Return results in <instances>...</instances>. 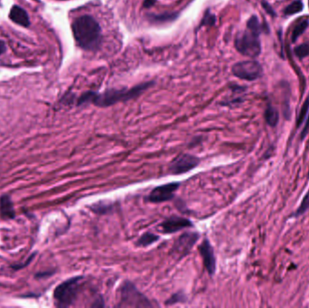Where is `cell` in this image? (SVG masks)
I'll use <instances>...</instances> for the list:
<instances>
[{
    "instance_id": "cell-8",
    "label": "cell",
    "mask_w": 309,
    "mask_h": 308,
    "mask_svg": "<svg viewBox=\"0 0 309 308\" xmlns=\"http://www.w3.org/2000/svg\"><path fill=\"white\" fill-rule=\"evenodd\" d=\"M200 159L193 154H183L175 157L169 166V172L173 174L188 173L199 166Z\"/></svg>"
},
{
    "instance_id": "cell-16",
    "label": "cell",
    "mask_w": 309,
    "mask_h": 308,
    "mask_svg": "<svg viewBox=\"0 0 309 308\" xmlns=\"http://www.w3.org/2000/svg\"><path fill=\"white\" fill-rule=\"evenodd\" d=\"M309 23L308 20H304V21H301L300 23H298L292 33V41L296 42L297 38L302 34L303 33L306 31V29L309 27Z\"/></svg>"
},
{
    "instance_id": "cell-6",
    "label": "cell",
    "mask_w": 309,
    "mask_h": 308,
    "mask_svg": "<svg viewBox=\"0 0 309 308\" xmlns=\"http://www.w3.org/2000/svg\"><path fill=\"white\" fill-rule=\"evenodd\" d=\"M234 76L246 81H255L263 73L261 65L254 60L240 62L232 66Z\"/></svg>"
},
{
    "instance_id": "cell-28",
    "label": "cell",
    "mask_w": 309,
    "mask_h": 308,
    "mask_svg": "<svg viewBox=\"0 0 309 308\" xmlns=\"http://www.w3.org/2000/svg\"><path fill=\"white\" fill-rule=\"evenodd\" d=\"M155 2H156V0H145L143 6H144V7H146V8H149V7L154 6Z\"/></svg>"
},
{
    "instance_id": "cell-12",
    "label": "cell",
    "mask_w": 309,
    "mask_h": 308,
    "mask_svg": "<svg viewBox=\"0 0 309 308\" xmlns=\"http://www.w3.org/2000/svg\"><path fill=\"white\" fill-rule=\"evenodd\" d=\"M9 17L10 19L15 22L16 24L19 25V26H26L30 25V20L29 17L26 12V10H24L22 7L18 6H14L11 8V11L9 14Z\"/></svg>"
},
{
    "instance_id": "cell-7",
    "label": "cell",
    "mask_w": 309,
    "mask_h": 308,
    "mask_svg": "<svg viewBox=\"0 0 309 308\" xmlns=\"http://www.w3.org/2000/svg\"><path fill=\"white\" fill-rule=\"evenodd\" d=\"M198 239H199V233L197 232H194V231L185 232L174 242L171 254L177 258H183L186 257L191 252L193 246L197 242Z\"/></svg>"
},
{
    "instance_id": "cell-5",
    "label": "cell",
    "mask_w": 309,
    "mask_h": 308,
    "mask_svg": "<svg viewBox=\"0 0 309 308\" xmlns=\"http://www.w3.org/2000/svg\"><path fill=\"white\" fill-rule=\"evenodd\" d=\"M259 34L249 28L239 33L235 38V47L239 52L247 57H258L261 51Z\"/></svg>"
},
{
    "instance_id": "cell-14",
    "label": "cell",
    "mask_w": 309,
    "mask_h": 308,
    "mask_svg": "<svg viewBox=\"0 0 309 308\" xmlns=\"http://www.w3.org/2000/svg\"><path fill=\"white\" fill-rule=\"evenodd\" d=\"M265 120L271 127H276L279 120L278 111L274 107L269 106L265 111Z\"/></svg>"
},
{
    "instance_id": "cell-26",
    "label": "cell",
    "mask_w": 309,
    "mask_h": 308,
    "mask_svg": "<svg viewBox=\"0 0 309 308\" xmlns=\"http://www.w3.org/2000/svg\"><path fill=\"white\" fill-rule=\"evenodd\" d=\"M262 6L264 7L265 10H266L268 13L270 14V15H271L272 17L276 16V13H275V12H274V10L272 9V7H271V6L267 3V2L263 1V2H262Z\"/></svg>"
},
{
    "instance_id": "cell-24",
    "label": "cell",
    "mask_w": 309,
    "mask_h": 308,
    "mask_svg": "<svg viewBox=\"0 0 309 308\" xmlns=\"http://www.w3.org/2000/svg\"><path fill=\"white\" fill-rule=\"evenodd\" d=\"M214 23H215V16L213 14H210L209 11H207L205 15L204 19L202 20V26H208V25L212 26Z\"/></svg>"
},
{
    "instance_id": "cell-29",
    "label": "cell",
    "mask_w": 309,
    "mask_h": 308,
    "mask_svg": "<svg viewBox=\"0 0 309 308\" xmlns=\"http://www.w3.org/2000/svg\"><path fill=\"white\" fill-rule=\"evenodd\" d=\"M6 49H7V47H6L5 43L3 41H0V55L6 51Z\"/></svg>"
},
{
    "instance_id": "cell-3",
    "label": "cell",
    "mask_w": 309,
    "mask_h": 308,
    "mask_svg": "<svg viewBox=\"0 0 309 308\" xmlns=\"http://www.w3.org/2000/svg\"><path fill=\"white\" fill-rule=\"evenodd\" d=\"M83 276H75L59 285L53 294L59 307L67 308L74 305L83 289Z\"/></svg>"
},
{
    "instance_id": "cell-23",
    "label": "cell",
    "mask_w": 309,
    "mask_h": 308,
    "mask_svg": "<svg viewBox=\"0 0 309 308\" xmlns=\"http://www.w3.org/2000/svg\"><path fill=\"white\" fill-rule=\"evenodd\" d=\"M295 53L298 58H305L309 55V44H303L295 48Z\"/></svg>"
},
{
    "instance_id": "cell-2",
    "label": "cell",
    "mask_w": 309,
    "mask_h": 308,
    "mask_svg": "<svg viewBox=\"0 0 309 308\" xmlns=\"http://www.w3.org/2000/svg\"><path fill=\"white\" fill-rule=\"evenodd\" d=\"M72 33L77 45L86 51H95L102 42V28L89 15L79 17L72 23Z\"/></svg>"
},
{
    "instance_id": "cell-4",
    "label": "cell",
    "mask_w": 309,
    "mask_h": 308,
    "mask_svg": "<svg viewBox=\"0 0 309 308\" xmlns=\"http://www.w3.org/2000/svg\"><path fill=\"white\" fill-rule=\"evenodd\" d=\"M120 308H152L154 305L148 297L129 281L123 283L120 289Z\"/></svg>"
},
{
    "instance_id": "cell-15",
    "label": "cell",
    "mask_w": 309,
    "mask_h": 308,
    "mask_svg": "<svg viewBox=\"0 0 309 308\" xmlns=\"http://www.w3.org/2000/svg\"><path fill=\"white\" fill-rule=\"evenodd\" d=\"M158 240H159L158 235H155V234L151 233V232H146L137 240V241L136 244L138 247H148L149 245L156 242Z\"/></svg>"
},
{
    "instance_id": "cell-13",
    "label": "cell",
    "mask_w": 309,
    "mask_h": 308,
    "mask_svg": "<svg viewBox=\"0 0 309 308\" xmlns=\"http://www.w3.org/2000/svg\"><path fill=\"white\" fill-rule=\"evenodd\" d=\"M0 213L2 217L6 219L13 218L15 216L13 205L8 196H3L0 199Z\"/></svg>"
},
{
    "instance_id": "cell-10",
    "label": "cell",
    "mask_w": 309,
    "mask_h": 308,
    "mask_svg": "<svg viewBox=\"0 0 309 308\" xmlns=\"http://www.w3.org/2000/svg\"><path fill=\"white\" fill-rule=\"evenodd\" d=\"M199 252L201 257L203 258L206 270L209 273V275L212 276L216 270V258L213 247L207 239H205L200 245Z\"/></svg>"
},
{
    "instance_id": "cell-11",
    "label": "cell",
    "mask_w": 309,
    "mask_h": 308,
    "mask_svg": "<svg viewBox=\"0 0 309 308\" xmlns=\"http://www.w3.org/2000/svg\"><path fill=\"white\" fill-rule=\"evenodd\" d=\"M193 226V223L190 220L184 217L172 216L167 219L164 222H162L161 231L165 234H172L174 232L181 231L186 228H190Z\"/></svg>"
},
{
    "instance_id": "cell-9",
    "label": "cell",
    "mask_w": 309,
    "mask_h": 308,
    "mask_svg": "<svg viewBox=\"0 0 309 308\" xmlns=\"http://www.w3.org/2000/svg\"><path fill=\"white\" fill-rule=\"evenodd\" d=\"M180 187L179 183H169L164 186L154 188L148 194L147 200L153 204H159L167 201H170L174 197V193Z\"/></svg>"
},
{
    "instance_id": "cell-1",
    "label": "cell",
    "mask_w": 309,
    "mask_h": 308,
    "mask_svg": "<svg viewBox=\"0 0 309 308\" xmlns=\"http://www.w3.org/2000/svg\"><path fill=\"white\" fill-rule=\"evenodd\" d=\"M152 85H154V83L150 82L138 84L131 89H110L102 93L88 91L79 98L77 104L84 105L86 103H92L97 107L107 108L117 103H125L140 96L144 91L149 89Z\"/></svg>"
},
{
    "instance_id": "cell-25",
    "label": "cell",
    "mask_w": 309,
    "mask_h": 308,
    "mask_svg": "<svg viewBox=\"0 0 309 308\" xmlns=\"http://www.w3.org/2000/svg\"><path fill=\"white\" fill-rule=\"evenodd\" d=\"M185 300H186L185 295L180 294V293H177V294H174L170 299H168L166 304L167 305H173V304L178 303V302H185Z\"/></svg>"
},
{
    "instance_id": "cell-20",
    "label": "cell",
    "mask_w": 309,
    "mask_h": 308,
    "mask_svg": "<svg viewBox=\"0 0 309 308\" xmlns=\"http://www.w3.org/2000/svg\"><path fill=\"white\" fill-rule=\"evenodd\" d=\"M309 97L306 100V102L304 103L302 106V109L300 110V113H299V115H298V118H297V122H296V126H297V128H299L301 125H302L303 121L305 120V119H306V116H307V113H308V111H309Z\"/></svg>"
},
{
    "instance_id": "cell-18",
    "label": "cell",
    "mask_w": 309,
    "mask_h": 308,
    "mask_svg": "<svg viewBox=\"0 0 309 308\" xmlns=\"http://www.w3.org/2000/svg\"><path fill=\"white\" fill-rule=\"evenodd\" d=\"M247 28L251 29L252 31H255V32L260 34L262 31V27L261 25L259 23V21L258 19L256 16H252L250 19L248 20L247 22Z\"/></svg>"
},
{
    "instance_id": "cell-22",
    "label": "cell",
    "mask_w": 309,
    "mask_h": 308,
    "mask_svg": "<svg viewBox=\"0 0 309 308\" xmlns=\"http://www.w3.org/2000/svg\"><path fill=\"white\" fill-rule=\"evenodd\" d=\"M176 14H163V15H154L151 17L152 21L155 22H168L173 21L176 17Z\"/></svg>"
},
{
    "instance_id": "cell-19",
    "label": "cell",
    "mask_w": 309,
    "mask_h": 308,
    "mask_svg": "<svg viewBox=\"0 0 309 308\" xmlns=\"http://www.w3.org/2000/svg\"><path fill=\"white\" fill-rule=\"evenodd\" d=\"M309 209V190L307 194L304 196L302 202L300 204V205L298 207V209L295 212V216L298 217L300 215H303L305 212H307Z\"/></svg>"
},
{
    "instance_id": "cell-21",
    "label": "cell",
    "mask_w": 309,
    "mask_h": 308,
    "mask_svg": "<svg viewBox=\"0 0 309 308\" xmlns=\"http://www.w3.org/2000/svg\"><path fill=\"white\" fill-rule=\"evenodd\" d=\"M112 208L113 207L111 205H107L106 203H99V204L94 205L93 207H91L93 212H96V213H101V214L110 212L112 210Z\"/></svg>"
},
{
    "instance_id": "cell-27",
    "label": "cell",
    "mask_w": 309,
    "mask_h": 308,
    "mask_svg": "<svg viewBox=\"0 0 309 308\" xmlns=\"http://www.w3.org/2000/svg\"><path fill=\"white\" fill-rule=\"evenodd\" d=\"M309 119H308V120H307V123H306V125H305V128L303 129L302 133H301V139H304L307 135H308V133H309Z\"/></svg>"
},
{
    "instance_id": "cell-17",
    "label": "cell",
    "mask_w": 309,
    "mask_h": 308,
    "mask_svg": "<svg viewBox=\"0 0 309 308\" xmlns=\"http://www.w3.org/2000/svg\"><path fill=\"white\" fill-rule=\"evenodd\" d=\"M302 2L300 0H296V1L292 2L290 6H288L285 8L284 13L286 14L287 16H291V15H294V14L299 13L300 11H302Z\"/></svg>"
}]
</instances>
